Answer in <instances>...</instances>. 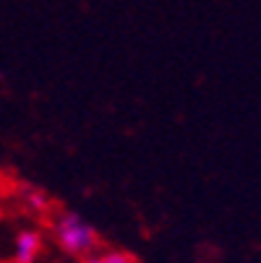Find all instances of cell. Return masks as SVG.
<instances>
[{
  "mask_svg": "<svg viewBox=\"0 0 261 263\" xmlns=\"http://www.w3.org/2000/svg\"><path fill=\"white\" fill-rule=\"evenodd\" d=\"M53 237L58 248L71 258H92V253L99 245L97 230L76 211H63L53 221Z\"/></svg>",
  "mask_w": 261,
  "mask_h": 263,
  "instance_id": "cell-1",
  "label": "cell"
},
{
  "mask_svg": "<svg viewBox=\"0 0 261 263\" xmlns=\"http://www.w3.org/2000/svg\"><path fill=\"white\" fill-rule=\"evenodd\" d=\"M45 237L40 230H21L13 237V263H37L42 255Z\"/></svg>",
  "mask_w": 261,
  "mask_h": 263,
  "instance_id": "cell-2",
  "label": "cell"
},
{
  "mask_svg": "<svg viewBox=\"0 0 261 263\" xmlns=\"http://www.w3.org/2000/svg\"><path fill=\"white\" fill-rule=\"evenodd\" d=\"M24 203L31 209V211H45L47 209V196L42 191H34V187H29V191H24Z\"/></svg>",
  "mask_w": 261,
  "mask_h": 263,
  "instance_id": "cell-3",
  "label": "cell"
},
{
  "mask_svg": "<svg viewBox=\"0 0 261 263\" xmlns=\"http://www.w3.org/2000/svg\"><path fill=\"white\" fill-rule=\"evenodd\" d=\"M97 260H99V263H136L126 250H107V253L97 255Z\"/></svg>",
  "mask_w": 261,
  "mask_h": 263,
  "instance_id": "cell-4",
  "label": "cell"
},
{
  "mask_svg": "<svg viewBox=\"0 0 261 263\" xmlns=\"http://www.w3.org/2000/svg\"><path fill=\"white\" fill-rule=\"evenodd\" d=\"M81 263H99V260H97V255H92V258H84Z\"/></svg>",
  "mask_w": 261,
  "mask_h": 263,
  "instance_id": "cell-5",
  "label": "cell"
}]
</instances>
